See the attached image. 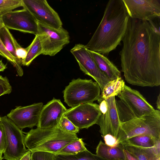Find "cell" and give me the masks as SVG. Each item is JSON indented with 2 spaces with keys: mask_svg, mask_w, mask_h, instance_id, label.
I'll list each match as a JSON object with an SVG mask.
<instances>
[{
  "mask_svg": "<svg viewBox=\"0 0 160 160\" xmlns=\"http://www.w3.org/2000/svg\"><path fill=\"white\" fill-rule=\"evenodd\" d=\"M120 52L122 71L129 83L160 85V32L146 21L129 17Z\"/></svg>",
  "mask_w": 160,
  "mask_h": 160,
  "instance_id": "obj_1",
  "label": "cell"
},
{
  "mask_svg": "<svg viewBox=\"0 0 160 160\" xmlns=\"http://www.w3.org/2000/svg\"><path fill=\"white\" fill-rule=\"evenodd\" d=\"M129 16L122 0H110L102 20L89 41L88 49L108 55L122 41Z\"/></svg>",
  "mask_w": 160,
  "mask_h": 160,
  "instance_id": "obj_2",
  "label": "cell"
},
{
  "mask_svg": "<svg viewBox=\"0 0 160 160\" xmlns=\"http://www.w3.org/2000/svg\"><path fill=\"white\" fill-rule=\"evenodd\" d=\"M26 134L25 145L32 152L42 151L56 154L78 139L76 134L65 131L59 126L44 129L37 128Z\"/></svg>",
  "mask_w": 160,
  "mask_h": 160,
  "instance_id": "obj_3",
  "label": "cell"
},
{
  "mask_svg": "<svg viewBox=\"0 0 160 160\" xmlns=\"http://www.w3.org/2000/svg\"><path fill=\"white\" fill-rule=\"evenodd\" d=\"M139 135H148L160 139V111H155L149 114L120 123L117 138L118 144Z\"/></svg>",
  "mask_w": 160,
  "mask_h": 160,
  "instance_id": "obj_4",
  "label": "cell"
},
{
  "mask_svg": "<svg viewBox=\"0 0 160 160\" xmlns=\"http://www.w3.org/2000/svg\"><path fill=\"white\" fill-rule=\"evenodd\" d=\"M101 91L97 82L91 79H73L63 91L64 101L71 108L93 102L99 98Z\"/></svg>",
  "mask_w": 160,
  "mask_h": 160,
  "instance_id": "obj_5",
  "label": "cell"
},
{
  "mask_svg": "<svg viewBox=\"0 0 160 160\" xmlns=\"http://www.w3.org/2000/svg\"><path fill=\"white\" fill-rule=\"evenodd\" d=\"M5 132L6 146L3 159L19 160L27 152L23 132L7 116L1 117Z\"/></svg>",
  "mask_w": 160,
  "mask_h": 160,
  "instance_id": "obj_6",
  "label": "cell"
},
{
  "mask_svg": "<svg viewBox=\"0 0 160 160\" xmlns=\"http://www.w3.org/2000/svg\"><path fill=\"white\" fill-rule=\"evenodd\" d=\"M37 23L38 34L42 48V54L54 56L70 42L69 33L62 27L55 29Z\"/></svg>",
  "mask_w": 160,
  "mask_h": 160,
  "instance_id": "obj_7",
  "label": "cell"
},
{
  "mask_svg": "<svg viewBox=\"0 0 160 160\" xmlns=\"http://www.w3.org/2000/svg\"><path fill=\"white\" fill-rule=\"evenodd\" d=\"M70 51L78 62L80 70L96 81L102 92L110 80L99 68L85 45L76 44Z\"/></svg>",
  "mask_w": 160,
  "mask_h": 160,
  "instance_id": "obj_8",
  "label": "cell"
},
{
  "mask_svg": "<svg viewBox=\"0 0 160 160\" xmlns=\"http://www.w3.org/2000/svg\"><path fill=\"white\" fill-rule=\"evenodd\" d=\"M23 8L28 11L37 21L48 27L59 29L62 23L58 14L46 0H22Z\"/></svg>",
  "mask_w": 160,
  "mask_h": 160,
  "instance_id": "obj_9",
  "label": "cell"
},
{
  "mask_svg": "<svg viewBox=\"0 0 160 160\" xmlns=\"http://www.w3.org/2000/svg\"><path fill=\"white\" fill-rule=\"evenodd\" d=\"M102 113L99 105L93 102L82 104L67 109L64 116L79 130L96 124Z\"/></svg>",
  "mask_w": 160,
  "mask_h": 160,
  "instance_id": "obj_10",
  "label": "cell"
},
{
  "mask_svg": "<svg viewBox=\"0 0 160 160\" xmlns=\"http://www.w3.org/2000/svg\"><path fill=\"white\" fill-rule=\"evenodd\" d=\"M4 26L7 28L37 35L38 33L37 21L27 10L11 11L2 17Z\"/></svg>",
  "mask_w": 160,
  "mask_h": 160,
  "instance_id": "obj_11",
  "label": "cell"
},
{
  "mask_svg": "<svg viewBox=\"0 0 160 160\" xmlns=\"http://www.w3.org/2000/svg\"><path fill=\"white\" fill-rule=\"evenodd\" d=\"M122 1L131 18L148 21L160 17V0Z\"/></svg>",
  "mask_w": 160,
  "mask_h": 160,
  "instance_id": "obj_12",
  "label": "cell"
},
{
  "mask_svg": "<svg viewBox=\"0 0 160 160\" xmlns=\"http://www.w3.org/2000/svg\"><path fill=\"white\" fill-rule=\"evenodd\" d=\"M43 103H34L26 106H19L12 109L7 117L21 130L37 126Z\"/></svg>",
  "mask_w": 160,
  "mask_h": 160,
  "instance_id": "obj_13",
  "label": "cell"
},
{
  "mask_svg": "<svg viewBox=\"0 0 160 160\" xmlns=\"http://www.w3.org/2000/svg\"><path fill=\"white\" fill-rule=\"evenodd\" d=\"M118 96L128 105L136 118L149 114L155 110L138 91L125 84Z\"/></svg>",
  "mask_w": 160,
  "mask_h": 160,
  "instance_id": "obj_14",
  "label": "cell"
},
{
  "mask_svg": "<svg viewBox=\"0 0 160 160\" xmlns=\"http://www.w3.org/2000/svg\"><path fill=\"white\" fill-rule=\"evenodd\" d=\"M67 110L60 99L54 98L43 106L37 128L44 129L58 126Z\"/></svg>",
  "mask_w": 160,
  "mask_h": 160,
  "instance_id": "obj_15",
  "label": "cell"
},
{
  "mask_svg": "<svg viewBox=\"0 0 160 160\" xmlns=\"http://www.w3.org/2000/svg\"><path fill=\"white\" fill-rule=\"evenodd\" d=\"M115 97L106 99L108 109L104 114H102L96 124L100 127L99 132L102 135L110 134L117 139L119 132L120 122L118 117L115 103Z\"/></svg>",
  "mask_w": 160,
  "mask_h": 160,
  "instance_id": "obj_16",
  "label": "cell"
},
{
  "mask_svg": "<svg viewBox=\"0 0 160 160\" xmlns=\"http://www.w3.org/2000/svg\"><path fill=\"white\" fill-rule=\"evenodd\" d=\"M99 68L111 81L121 77V73L117 67L103 55L88 49Z\"/></svg>",
  "mask_w": 160,
  "mask_h": 160,
  "instance_id": "obj_17",
  "label": "cell"
},
{
  "mask_svg": "<svg viewBox=\"0 0 160 160\" xmlns=\"http://www.w3.org/2000/svg\"><path fill=\"white\" fill-rule=\"evenodd\" d=\"M96 154L108 160H125L123 148L121 144L111 147L100 140L96 149Z\"/></svg>",
  "mask_w": 160,
  "mask_h": 160,
  "instance_id": "obj_18",
  "label": "cell"
},
{
  "mask_svg": "<svg viewBox=\"0 0 160 160\" xmlns=\"http://www.w3.org/2000/svg\"><path fill=\"white\" fill-rule=\"evenodd\" d=\"M123 148L127 150L137 160H156L158 155L153 147L144 148L124 143L121 144Z\"/></svg>",
  "mask_w": 160,
  "mask_h": 160,
  "instance_id": "obj_19",
  "label": "cell"
},
{
  "mask_svg": "<svg viewBox=\"0 0 160 160\" xmlns=\"http://www.w3.org/2000/svg\"><path fill=\"white\" fill-rule=\"evenodd\" d=\"M0 38L3 45L8 52L15 58L17 63L20 65L21 60L17 56L16 50L21 46L9 31L4 25L0 28Z\"/></svg>",
  "mask_w": 160,
  "mask_h": 160,
  "instance_id": "obj_20",
  "label": "cell"
},
{
  "mask_svg": "<svg viewBox=\"0 0 160 160\" xmlns=\"http://www.w3.org/2000/svg\"><path fill=\"white\" fill-rule=\"evenodd\" d=\"M125 85L124 82L121 77L110 81L103 88L100 98L106 100L111 97L118 96Z\"/></svg>",
  "mask_w": 160,
  "mask_h": 160,
  "instance_id": "obj_21",
  "label": "cell"
},
{
  "mask_svg": "<svg viewBox=\"0 0 160 160\" xmlns=\"http://www.w3.org/2000/svg\"><path fill=\"white\" fill-rule=\"evenodd\" d=\"M26 48L27 50V56L24 59L22 60L21 64L23 66H28L35 58L42 54V48L38 34L35 35L31 44Z\"/></svg>",
  "mask_w": 160,
  "mask_h": 160,
  "instance_id": "obj_22",
  "label": "cell"
},
{
  "mask_svg": "<svg viewBox=\"0 0 160 160\" xmlns=\"http://www.w3.org/2000/svg\"><path fill=\"white\" fill-rule=\"evenodd\" d=\"M54 160H108L96 154H94L87 149L75 154H55Z\"/></svg>",
  "mask_w": 160,
  "mask_h": 160,
  "instance_id": "obj_23",
  "label": "cell"
},
{
  "mask_svg": "<svg viewBox=\"0 0 160 160\" xmlns=\"http://www.w3.org/2000/svg\"><path fill=\"white\" fill-rule=\"evenodd\" d=\"M116 108L120 123L137 118L128 105L122 100H115Z\"/></svg>",
  "mask_w": 160,
  "mask_h": 160,
  "instance_id": "obj_24",
  "label": "cell"
},
{
  "mask_svg": "<svg viewBox=\"0 0 160 160\" xmlns=\"http://www.w3.org/2000/svg\"><path fill=\"white\" fill-rule=\"evenodd\" d=\"M158 139L150 136L139 135L129 138L124 143L140 147L151 148L154 146Z\"/></svg>",
  "mask_w": 160,
  "mask_h": 160,
  "instance_id": "obj_25",
  "label": "cell"
},
{
  "mask_svg": "<svg viewBox=\"0 0 160 160\" xmlns=\"http://www.w3.org/2000/svg\"><path fill=\"white\" fill-rule=\"evenodd\" d=\"M82 138H80L69 144L56 154H75L87 150Z\"/></svg>",
  "mask_w": 160,
  "mask_h": 160,
  "instance_id": "obj_26",
  "label": "cell"
},
{
  "mask_svg": "<svg viewBox=\"0 0 160 160\" xmlns=\"http://www.w3.org/2000/svg\"><path fill=\"white\" fill-rule=\"evenodd\" d=\"M22 6V0H0V16Z\"/></svg>",
  "mask_w": 160,
  "mask_h": 160,
  "instance_id": "obj_27",
  "label": "cell"
},
{
  "mask_svg": "<svg viewBox=\"0 0 160 160\" xmlns=\"http://www.w3.org/2000/svg\"><path fill=\"white\" fill-rule=\"evenodd\" d=\"M0 55L6 58L15 68L18 75L22 77L23 74V71L21 65L16 62L15 58L8 52L3 45L0 38Z\"/></svg>",
  "mask_w": 160,
  "mask_h": 160,
  "instance_id": "obj_28",
  "label": "cell"
},
{
  "mask_svg": "<svg viewBox=\"0 0 160 160\" xmlns=\"http://www.w3.org/2000/svg\"><path fill=\"white\" fill-rule=\"evenodd\" d=\"M62 129L70 133L77 134L79 129L66 117L63 116L59 125Z\"/></svg>",
  "mask_w": 160,
  "mask_h": 160,
  "instance_id": "obj_29",
  "label": "cell"
},
{
  "mask_svg": "<svg viewBox=\"0 0 160 160\" xmlns=\"http://www.w3.org/2000/svg\"><path fill=\"white\" fill-rule=\"evenodd\" d=\"M55 154L45 151L32 152V160H54Z\"/></svg>",
  "mask_w": 160,
  "mask_h": 160,
  "instance_id": "obj_30",
  "label": "cell"
},
{
  "mask_svg": "<svg viewBox=\"0 0 160 160\" xmlns=\"http://www.w3.org/2000/svg\"><path fill=\"white\" fill-rule=\"evenodd\" d=\"M12 90V86L7 78L0 75V96L10 93Z\"/></svg>",
  "mask_w": 160,
  "mask_h": 160,
  "instance_id": "obj_31",
  "label": "cell"
},
{
  "mask_svg": "<svg viewBox=\"0 0 160 160\" xmlns=\"http://www.w3.org/2000/svg\"><path fill=\"white\" fill-rule=\"evenodd\" d=\"M0 116V152L3 154L6 146L5 132Z\"/></svg>",
  "mask_w": 160,
  "mask_h": 160,
  "instance_id": "obj_32",
  "label": "cell"
},
{
  "mask_svg": "<svg viewBox=\"0 0 160 160\" xmlns=\"http://www.w3.org/2000/svg\"><path fill=\"white\" fill-rule=\"evenodd\" d=\"M104 142L108 146L114 147L117 146V139L110 134H107L104 136L102 135Z\"/></svg>",
  "mask_w": 160,
  "mask_h": 160,
  "instance_id": "obj_33",
  "label": "cell"
},
{
  "mask_svg": "<svg viewBox=\"0 0 160 160\" xmlns=\"http://www.w3.org/2000/svg\"><path fill=\"white\" fill-rule=\"evenodd\" d=\"M99 104V108L102 114L105 113L107 111L108 109V104L106 100L103 99L101 98L98 100Z\"/></svg>",
  "mask_w": 160,
  "mask_h": 160,
  "instance_id": "obj_34",
  "label": "cell"
},
{
  "mask_svg": "<svg viewBox=\"0 0 160 160\" xmlns=\"http://www.w3.org/2000/svg\"><path fill=\"white\" fill-rule=\"evenodd\" d=\"M16 54L19 59L21 61L23 60L26 58L27 54V50L26 48H23L21 46L18 48L16 50Z\"/></svg>",
  "mask_w": 160,
  "mask_h": 160,
  "instance_id": "obj_35",
  "label": "cell"
},
{
  "mask_svg": "<svg viewBox=\"0 0 160 160\" xmlns=\"http://www.w3.org/2000/svg\"><path fill=\"white\" fill-rule=\"evenodd\" d=\"M32 152L28 150L19 160H32Z\"/></svg>",
  "mask_w": 160,
  "mask_h": 160,
  "instance_id": "obj_36",
  "label": "cell"
},
{
  "mask_svg": "<svg viewBox=\"0 0 160 160\" xmlns=\"http://www.w3.org/2000/svg\"><path fill=\"white\" fill-rule=\"evenodd\" d=\"M123 152L125 160H137L133 156L129 153L127 150L123 148Z\"/></svg>",
  "mask_w": 160,
  "mask_h": 160,
  "instance_id": "obj_37",
  "label": "cell"
},
{
  "mask_svg": "<svg viewBox=\"0 0 160 160\" xmlns=\"http://www.w3.org/2000/svg\"><path fill=\"white\" fill-rule=\"evenodd\" d=\"M7 68L6 65L4 64L2 60H0V72L3 71Z\"/></svg>",
  "mask_w": 160,
  "mask_h": 160,
  "instance_id": "obj_38",
  "label": "cell"
},
{
  "mask_svg": "<svg viewBox=\"0 0 160 160\" xmlns=\"http://www.w3.org/2000/svg\"><path fill=\"white\" fill-rule=\"evenodd\" d=\"M156 106L158 110L160 109V94H159L158 96L156 102Z\"/></svg>",
  "mask_w": 160,
  "mask_h": 160,
  "instance_id": "obj_39",
  "label": "cell"
},
{
  "mask_svg": "<svg viewBox=\"0 0 160 160\" xmlns=\"http://www.w3.org/2000/svg\"><path fill=\"white\" fill-rule=\"evenodd\" d=\"M3 26H4V24L2 19V17L0 16V28L2 27Z\"/></svg>",
  "mask_w": 160,
  "mask_h": 160,
  "instance_id": "obj_40",
  "label": "cell"
},
{
  "mask_svg": "<svg viewBox=\"0 0 160 160\" xmlns=\"http://www.w3.org/2000/svg\"><path fill=\"white\" fill-rule=\"evenodd\" d=\"M2 155V153L0 152V160H2V159H3Z\"/></svg>",
  "mask_w": 160,
  "mask_h": 160,
  "instance_id": "obj_41",
  "label": "cell"
},
{
  "mask_svg": "<svg viewBox=\"0 0 160 160\" xmlns=\"http://www.w3.org/2000/svg\"><path fill=\"white\" fill-rule=\"evenodd\" d=\"M156 160H160V157H158Z\"/></svg>",
  "mask_w": 160,
  "mask_h": 160,
  "instance_id": "obj_42",
  "label": "cell"
},
{
  "mask_svg": "<svg viewBox=\"0 0 160 160\" xmlns=\"http://www.w3.org/2000/svg\"></svg>",
  "mask_w": 160,
  "mask_h": 160,
  "instance_id": "obj_43",
  "label": "cell"
}]
</instances>
